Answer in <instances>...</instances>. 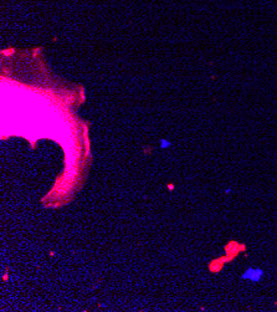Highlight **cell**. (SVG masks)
<instances>
[{"label": "cell", "mask_w": 277, "mask_h": 312, "mask_svg": "<svg viewBox=\"0 0 277 312\" xmlns=\"http://www.w3.org/2000/svg\"><path fill=\"white\" fill-rule=\"evenodd\" d=\"M265 271L260 267H249L241 274V280L250 282H259L264 277Z\"/></svg>", "instance_id": "6da1fadb"}, {"label": "cell", "mask_w": 277, "mask_h": 312, "mask_svg": "<svg viewBox=\"0 0 277 312\" xmlns=\"http://www.w3.org/2000/svg\"><path fill=\"white\" fill-rule=\"evenodd\" d=\"M160 147H162V148H168V147H170V142H169V141H165V139H163V141H162V144H160Z\"/></svg>", "instance_id": "7a4b0ae2"}]
</instances>
